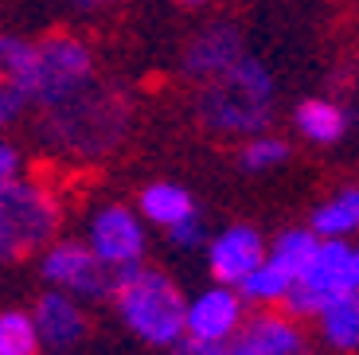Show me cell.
<instances>
[{
	"label": "cell",
	"mask_w": 359,
	"mask_h": 355,
	"mask_svg": "<svg viewBox=\"0 0 359 355\" xmlns=\"http://www.w3.org/2000/svg\"><path fill=\"white\" fill-rule=\"evenodd\" d=\"M71 4H74V8H106V4H114V0H71Z\"/></svg>",
	"instance_id": "d4e9b609"
},
{
	"label": "cell",
	"mask_w": 359,
	"mask_h": 355,
	"mask_svg": "<svg viewBox=\"0 0 359 355\" xmlns=\"http://www.w3.org/2000/svg\"><path fill=\"white\" fill-rule=\"evenodd\" d=\"M351 250H355V274H359V246H351Z\"/></svg>",
	"instance_id": "4316f807"
},
{
	"label": "cell",
	"mask_w": 359,
	"mask_h": 355,
	"mask_svg": "<svg viewBox=\"0 0 359 355\" xmlns=\"http://www.w3.org/2000/svg\"><path fill=\"white\" fill-rule=\"evenodd\" d=\"M301 355H309V351H301Z\"/></svg>",
	"instance_id": "83f0119b"
},
{
	"label": "cell",
	"mask_w": 359,
	"mask_h": 355,
	"mask_svg": "<svg viewBox=\"0 0 359 355\" xmlns=\"http://www.w3.org/2000/svg\"><path fill=\"white\" fill-rule=\"evenodd\" d=\"M164 234H168V242L176 250H199V246H207V222L199 219V215L176 222V227H172V231H164Z\"/></svg>",
	"instance_id": "7402d4cb"
},
{
	"label": "cell",
	"mask_w": 359,
	"mask_h": 355,
	"mask_svg": "<svg viewBox=\"0 0 359 355\" xmlns=\"http://www.w3.org/2000/svg\"><path fill=\"white\" fill-rule=\"evenodd\" d=\"M246 55V39L243 32L231 24V20H211L196 32V36L184 43V55H180V71L191 82H211L223 71H231L234 62Z\"/></svg>",
	"instance_id": "30bf717a"
},
{
	"label": "cell",
	"mask_w": 359,
	"mask_h": 355,
	"mask_svg": "<svg viewBox=\"0 0 359 355\" xmlns=\"http://www.w3.org/2000/svg\"><path fill=\"white\" fill-rule=\"evenodd\" d=\"M168 355H223V344H207V340H196V336H180L176 344L168 347Z\"/></svg>",
	"instance_id": "cb8c5ba5"
},
{
	"label": "cell",
	"mask_w": 359,
	"mask_h": 355,
	"mask_svg": "<svg viewBox=\"0 0 359 355\" xmlns=\"http://www.w3.org/2000/svg\"><path fill=\"white\" fill-rule=\"evenodd\" d=\"M278 114V79L262 59L243 55L231 71L196 90V121L211 137L246 141L266 133Z\"/></svg>",
	"instance_id": "7a4b0ae2"
},
{
	"label": "cell",
	"mask_w": 359,
	"mask_h": 355,
	"mask_svg": "<svg viewBox=\"0 0 359 355\" xmlns=\"http://www.w3.org/2000/svg\"><path fill=\"white\" fill-rule=\"evenodd\" d=\"M32 106V39L0 36V129Z\"/></svg>",
	"instance_id": "9a60e30c"
},
{
	"label": "cell",
	"mask_w": 359,
	"mask_h": 355,
	"mask_svg": "<svg viewBox=\"0 0 359 355\" xmlns=\"http://www.w3.org/2000/svg\"><path fill=\"white\" fill-rule=\"evenodd\" d=\"M86 246L106 262L109 269H126L144 262V222L133 207L126 203H102L98 211L90 215V227H86Z\"/></svg>",
	"instance_id": "9c48e42d"
},
{
	"label": "cell",
	"mask_w": 359,
	"mask_h": 355,
	"mask_svg": "<svg viewBox=\"0 0 359 355\" xmlns=\"http://www.w3.org/2000/svg\"><path fill=\"white\" fill-rule=\"evenodd\" d=\"M133 129V102L114 82H86L79 94L39 109L36 133L59 156L71 160H106L126 145Z\"/></svg>",
	"instance_id": "6da1fadb"
},
{
	"label": "cell",
	"mask_w": 359,
	"mask_h": 355,
	"mask_svg": "<svg viewBox=\"0 0 359 355\" xmlns=\"http://www.w3.org/2000/svg\"><path fill=\"white\" fill-rule=\"evenodd\" d=\"M137 211L144 215V222H153L161 231H172L176 222L191 219L199 215L196 199L184 184H172V180H156V184L141 187V196H137Z\"/></svg>",
	"instance_id": "d6986e66"
},
{
	"label": "cell",
	"mask_w": 359,
	"mask_h": 355,
	"mask_svg": "<svg viewBox=\"0 0 359 355\" xmlns=\"http://www.w3.org/2000/svg\"><path fill=\"white\" fill-rule=\"evenodd\" d=\"M305 227L316 239H336V242L359 239V184L336 187L332 196H324L320 203L309 211Z\"/></svg>",
	"instance_id": "e0dca14e"
},
{
	"label": "cell",
	"mask_w": 359,
	"mask_h": 355,
	"mask_svg": "<svg viewBox=\"0 0 359 355\" xmlns=\"http://www.w3.org/2000/svg\"><path fill=\"white\" fill-rule=\"evenodd\" d=\"M39 277L47 289L71 293L82 304H102L114 297V269L102 262L86 242L79 239H59L39 250Z\"/></svg>",
	"instance_id": "52a82bcc"
},
{
	"label": "cell",
	"mask_w": 359,
	"mask_h": 355,
	"mask_svg": "<svg viewBox=\"0 0 359 355\" xmlns=\"http://www.w3.org/2000/svg\"><path fill=\"white\" fill-rule=\"evenodd\" d=\"M246 320V301L231 285H211L196 293L184 309V336L207 340V344H223L234 336V328Z\"/></svg>",
	"instance_id": "4fadbf2b"
},
{
	"label": "cell",
	"mask_w": 359,
	"mask_h": 355,
	"mask_svg": "<svg viewBox=\"0 0 359 355\" xmlns=\"http://www.w3.org/2000/svg\"><path fill=\"white\" fill-rule=\"evenodd\" d=\"M348 125H351V114L336 98H305L293 106V129L309 145H320V149L340 145L348 137Z\"/></svg>",
	"instance_id": "2e32d148"
},
{
	"label": "cell",
	"mask_w": 359,
	"mask_h": 355,
	"mask_svg": "<svg viewBox=\"0 0 359 355\" xmlns=\"http://www.w3.org/2000/svg\"><path fill=\"white\" fill-rule=\"evenodd\" d=\"M20 172H24V156H20V149L8 141V137H0V187L12 184Z\"/></svg>",
	"instance_id": "603a6c76"
},
{
	"label": "cell",
	"mask_w": 359,
	"mask_h": 355,
	"mask_svg": "<svg viewBox=\"0 0 359 355\" xmlns=\"http://www.w3.org/2000/svg\"><path fill=\"white\" fill-rule=\"evenodd\" d=\"M355 289H359V274H355L351 242L320 239L313 257L301 269V277H297V285L289 289V297L281 304H285L289 316H316L324 304H332L344 293H355Z\"/></svg>",
	"instance_id": "8992f818"
},
{
	"label": "cell",
	"mask_w": 359,
	"mask_h": 355,
	"mask_svg": "<svg viewBox=\"0 0 359 355\" xmlns=\"http://www.w3.org/2000/svg\"><path fill=\"white\" fill-rule=\"evenodd\" d=\"M94 79H98V67L86 39L71 32H51L32 43V106L36 109L71 98Z\"/></svg>",
	"instance_id": "5b68a950"
},
{
	"label": "cell",
	"mask_w": 359,
	"mask_h": 355,
	"mask_svg": "<svg viewBox=\"0 0 359 355\" xmlns=\"http://www.w3.org/2000/svg\"><path fill=\"white\" fill-rule=\"evenodd\" d=\"M59 222H63V207L47 184L24 176L4 184L0 187V266L24 262L51 246Z\"/></svg>",
	"instance_id": "277c9868"
},
{
	"label": "cell",
	"mask_w": 359,
	"mask_h": 355,
	"mask_svg": "<svg viewBox=\"0 0 359 355\" xmlns=\"http://www.w3.org/2000/svg\"><path fill=\"white\" fill-rule=\"evenodd\" d=\"M180 4H184V8H203L207 0H180Z\"/></svg>",
	"instance_id": "484cf974"
},
{
	"label": "cell",
	"mask_w": 359,
	"mask_h": 355,
	"mask_svg": "<svg viewBox=\"0 0 359 355\" xmlns=\"http://www.w3.org/2000/svg\"><path fill=\"white\" fill-rule=\"evenodd\" d=\"M289 156H293V145H289L285 137L269 133V129L246 137V141L238 145V168L250 172V176H266V172L281 168Z\"/></svg>",
	"instance_id": "ffe728a7"
},
{
	"label": "cell",
	"mask_w": 359,
	"mask_h": 355,
	"mask_svg": "<svg viewBox=\"0 0 359 355\" xmlns=\"http://www.w3.org/2000/svg\"><path fill=\"white\" fill-rule=\"evenodd\" d=\"M0 355H39V336L32 312L4 309L0 312Z\"/></svg>",
	"instance_id": "44dd1931"
},
{
	"label": "cell",
	"mask_w": 359,
	"mask_h": 355,
	"mask_svg": "<svg viewBox=\"0 0 359 355\" xmlns=\"http://www.w3.org/2000/svg\"><path fill=\"white\" fill-rule=\"evenodd\" d=\"M32 324H36L39 347H51V351H67V347L82 344V336L90 328L82 301H74L71 293H59V289H47V293L36 297Z\"/></svg>",
	"instance_id": "5bb4252c"
},
{
	"label": "cell",
	"mask_w": 359,
	"mask_h": 355,
	"mask_svg": "<svg viewBox=\"0 0 359 355\" xmlns=\"http://www.w3.org/2000/svg\"><path fill=\"white\" fill-rule=\"evenodd\" d=\"M313 320H316V336L328 351L359 355V289L336 297L332 304H324Z\"/></svg>",
	"instance_id": "ac0fdd59"
},
{
	"label": "cell",
	"mask_w": 359,
	"mask_h": 355,
	"mask_svg": "<svg viewBox=\"0 0 359 355\" xmlns=\"http://www.w3.org/2000/svg\"><path fill=\"white\" fill-rule=\"evenodd\" d=\"M266 246H269L266 234H262L258 227H250V222H231V227H223L219 234H211V239H207V269H211L215 285L238 289V285L262 266Z\"/></svg>",
	"instance_id": "8fae6325"
},
{
	"label": "cell",
	"mask_w": 359,
	"mask_h": 355,
	"mask_svg": "<svg viewBox=\"0 0 359 355\" xmlns=\"http://www.w3.org/2000/svg\"><path fill=\"white\" fill-rule=\"evenodd\" d=\"M117 316L133 332L141 344L149 347H172L184 336V309H188V297L164 274L161 266H149V262H137V266L117 269L114 277V297Z\"/></svg>",
	"instance_id": "3957f363"
},
{
	"label": "cell",
	"mask_w": 359,
	"mask_h": 355,
	"mask_svg": "<svg viewBox=\"0 0 359 355\" xmlns=\"http://www.w3.org/2000/svg\"><path fill=\"white\" fill-rule=\"evenodd\" d=\"M305 332L297 316L281 309H258L234 328L231 340H223V355H301Z\"/></svg>",
	"instance_id": "7c38bea8"
},
{
	"label": "cell",
	"mask_w": 359,
	"mask_h": 355,
	"mask_svg": "<svg viewBox=\"0 0 359 355\" xmlns=\"http://www.w3.org/2000/svg\"><path fill=\"white\" fill-rule=\"evenodd\" d=\"M316 234L309 227H285L278 239L266 246V257H262V266L238 285V297L246 304H258V309H273L289 297V289L297 285L305 262L313 257L316 250Z\"/></svg>",
	"instance_id": "ba28073f"
}]
</instances>
